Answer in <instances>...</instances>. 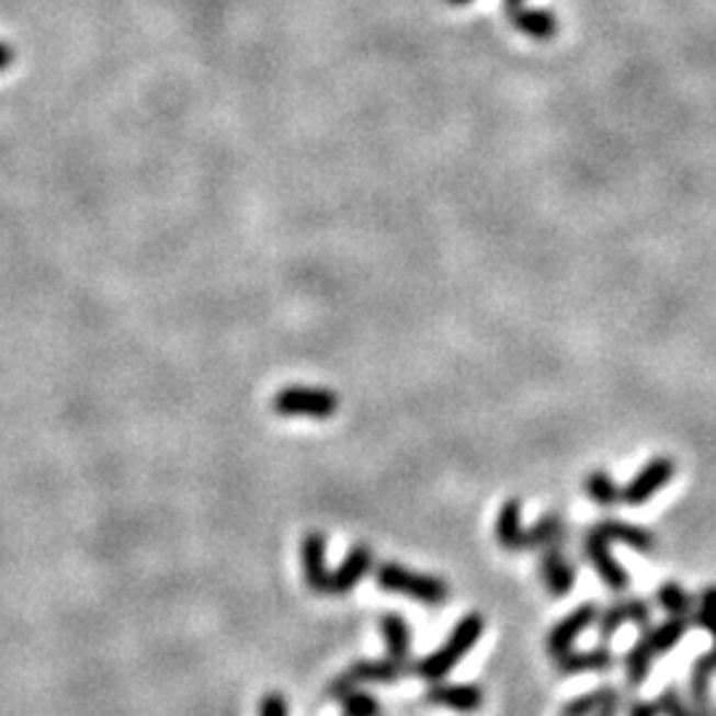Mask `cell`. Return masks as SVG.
Returning <instances> with one entry per match:
<instances>
[{
	"label": "cell",
	"mask_w": 716,
	"mask_h": 716,
	"mask_svg": "<svg viewBox=\"0 0 716 716\" xmlns=\"http://www.w3.org/2000/svg\"><path fill=\"white\" fill-rule=\"evenodd\" d=\"M342 712L345 716H379V701L364 690H353L342 698Z\"/></svg>",
	"instance_id": "cb8c5ba5"
},
{
	"label": "cell",
	"mask_w": 716,
	"mask_h": 716,
	"mask_svg": "<svg viewBox=\"0 0 716 716\" xmlns=\"http://www.w3.org/2000/svg\"><path fill=\"white\" fill-rule=\"evenodd\" d=\"M258 712H261L258 716H289L287 698L282 693H265Z\"/></svg>",
	"instance_id": "4316f807"
},
{
	"label": "cell",
	"mask_w": 716,
	"mask_h": 716,
	"mask_svg": "<svg viewBox=\"0 0 716 716\" xmlns=\"http://www.w3.org/2000/svg\"><path fill=\"white\" fill-rule=\"evenodd\" d=\"M300 560H303V576H306V584L310 592L329 594L332 570L327 568V536L321 534V531H310V534L303 536Z\"/></svg>",
	"instance_id": "9c48e42d"
},
{
	"label": "cell",
	"mask_w": 716,
	"mask_h": 716,
	"mask_svg": "<svg viewBox=\"0 0 716 716\" xmlns=\"http://www.w3.org/2000/svg\"><path fill=\"white\" fill-rule=\"evenodd\" d=\"M504 14L518 33L534 37V41H553L557 35V16L547 9H529L525 0L504 5Z\"/></svg>",
	"instance_id": "30bf717a"
},
{
	"label": "cell",
	"mask_w": 716,
	"mask_h": 716,
	"mask_svg": "<svg viewBox=\"0 0 716 716\" xmlns=\"http://www.w3.org/2000/svg\"><path fill=\"white\" fill-rule=\"evenodd\" d=\"M626 611H629V624L639 626V629H648L650 618H652V611H650V605L645 603L643 598L626 600Z\"/></svg>",
	"instance_id": "484cf974"
},
{
	"label": "cell",
	"mask_w": 716,
	"mask_h": 716,
	"mask_svg": "<svg viewBox=\"0 0 716 716\" xmlns=\"http://www.w3.org/2000/svg\"><path fill=\"white\" fill-rule=\"evenodd\" d=\"M446 3H452V5H465V3H470V0H446Z\"/></svg>",
	"instance_id": "d6a6232c"
},
{
	"label": "cell",
	"mask_w": 716,
	"mask_h": 716,
	"mask_svg": "<svg viewBox=\"0 0 716 716\" xmlns=\"http://www.w3.org/2000/svg\"><path fill=\"white\" fill-rule=\"evenodd\" d=\"M695 624H698L703 632H708V635L714 637V645H716V611H706V607H695Z\"/></svg>",
	"instance_id": "83f0119b"
},
{
	"label": "cell",
	"mask_w": 716,
	"mask_h": 716,
	"mask_svg": "<svg viewBox=\"0 0 716 716\" xmlns=\"http://www.w3.org/2000/svg\"><path fill=\"white\" fill-rule=\"evenodd\" d=\"M652 661H656V652H652L648 648V643H645V639L639 637L637 643H635V648H629V652H626V656H624L626 682H629L632 687H639V684H643L650 677Z\"/></svg>",
	"instance_id": "ffe728a7"
},
{
	"label": "cell",
	"mask_w": 716,
	"mask_h": 716,
	"mask_svg": "<svg viewBox=\"0 0 716 716\" xmlns=\"http://www.w3.org/2000/svg\"><path fill=\"white\" fill-rule=\"evenodd\" d=\"M404 674H407V663L393 661L390 656L383 658V661H359L329 682L327 695L342 701L348 693L359 690L361 682H396Z\"/></svg>",
	"instance_id": "277c9868"
},
{
	"label": "cell",
	"mask_w": 716,
	"mask_h": 716,
	"mask_svg": "<svg viewBox=\"0 0 716 716\" xmlns=\"http://www.w3.org/2000/svg\"><path fill=\"white\" fill-rule=\"evenodd\" d=\"M626 716H661V708H658V703L652 701H635L629 706V712Z\"/></svg>",
	"instance_id": "f1b7e54d"
},
{
	"label": "cell",
	"mask_w": 716,
	"mask_h": 716,
	"mask_svg": "<svg viewBox=\"0 0 716 716\" xmlns=\"http://www.w3.org/2000/svg\"><path fill=\"white\" fill-rule=\"evenodd\" d=\"M616 693H618V690L613 687V684H603V687H598V690H589V693L579 695V698L566 703V706H562L560 716H592L594 712H600V708H603L605 703L611 701Z\"/></svg>",
	"instance_id": "44dd1931"
},
{
	"label": "cell",
	"mask_w": 716,
	"mask_h": 716,
	"mask_svg": "<svg viewBox=\"0 0 716 716\" xmlns=\"http://www.w3.org/2000/svg\"><path fill=\"white\" fill-rule=\"evenodd\" d=\"M674 475H677L674 459H669V456H656V459H650L648 465H645L643 470H639L635 478L621 489V502L629 507L648 504L658 491L667 489Z\"/></svg>",
	"instance_id": "5b68a950"
},
{
	"label": "cell",
	"mask_w": 716,
	"mask_h": 716,
	"mask_svg": "<svg viewBox=\"0 0 716 716\" xmlns=\"http://www.w3.org/2000/svg\"><path fill=\"white\" fill-rule=\"evenodd\" d=\"M584 491L587 497L598 507H603V510H611V507L621 502V486L613 480V475L605 470L589 473L584 480Z\"/></svg>",
	"instance_id": "d6986e66"
},
{
	"label": "cell",
	"mask_w": 716,
	"mask_h": 716,
	"mask_svg": "<svg viewBox=\"0 0 716 716\" xmlns=\"http://www.w3.org/2000/svg\"><path fill=\"white\" fill-rule=\"evenodd\" d=\"M562 542H566V523L557 512H544L523 534V549H538V553L549 547H562Z\"/></svg>",
	"instance_id": "2e32d148"
},
{
	"label": "cell",
	"mask_w": 716,
	"mask_h": 716,
	"mask_svg": "<svg viewBox=\"0 0 716 716\" xmlns=\"http://www.w3.org/2000/svg\"><path fill=\"white\" fill-rule=\"evenodd\" d=\"M379 632H383L385 648H388V656L393 661L407 663L411 656V632H409V621L398 613H385L379 618Z\"/></svg>",
	"instance_id": "ac0fdd59"
},
{
	"label": "cell",
	"mask_w": 716,
	"mask_h": 716,
	"mask_svg": "<svg viewBox=\"0 0 716 716\" xmlns=\"http://www.w3.org/2000/svg\"><path fill=\"white\" fill-rule=\"evenodd\" d=\"M372 562H375V555L366 544H356L351 553L345 555V560L340 562L338 568L332 570V579H329V594H348L353 592L361 584L366 573L372 570Z\"/></svg>",
	"instance_id": "7c38bea8"
},
{
	"label": "cell",
	"mask_w": 716,
	"mask_h": 716,
	"mask_svg": "<svg viewBox=\"0 0 716 716\" xmlns=\"http://www.w3.org/2000/svg\"><path fill=\"white\" fill-rule=\"evenodd\" d=\"M656 703L658 708H661V716H693L677 687H663V693L658 695Z\"/></svg>",
	"instance_id": "d4e9b609"
},
{
	"label": "cell",
	"mask_w": 716,
	"mask_h": 716,
	"mask_svg": "<svg viewBox=\"0 0 716 716\" xmlns=\"http://www.w3.org/2000/svg\"><path fill=\"white\" fill-rule=\"evenodd\" d=\"M375 581L379 589L393 594H404V598L420 600L428 607H441L448 600V584L439 576L417 573L398 562H379L375 570Z\"/></svg>",
	"instance_id": "7a4b0ae2"
},
{
	"label": "cell",
	"mask_w": 716,
	"mask_h": 716,
	"mask_svg": "<svg viewBox=\"0 0 716 716\" xmlns=\"http://www.w3.org/2000/svg\"><path fill=\"white\" fill-rule=\"evenodd\" d=\"M11 65H14V50L5 46V43H0V72H5Z\"/></svg>",
	"instance_id": "1f68e13d"
},
{
	"label": "cell",
	"mask_w": 716,
	"mask_h": 716,
	"mask_svg": "<svg viewBox=\"0 0 716 716\" xmlns=\"http://www.w3.org/2000/svg\"><path fill=\"white\" fill-rule=\"evenodd\" d=\"M698 607H706V611H716V584L703 589L701 600H698Z\"/></svg>",
	"instance_id": "4dcf8cb0"
},
{
	"label": "cell",
	"mask_w": 716,
	"mask_h": 716,
	"mask_svg": "<svg viewBox=\"0 0 716 716\" xmlns=\"http://www.w3.org/2000/svg\"><path fill=\"white\" fill-rule=\"evenodd\" d=\"M687 629H690L687 616H669L663 624L643 629V639L648 643V648L656 652V658H658V656H667V652L674 650L677 645L684 639V635H687Z\"/></svg>",
	"instance_id": "e0dca14e"
},
{
	"label": "cell",
	"mask_w": 716,
	"mask_h": 716,
	"mask_svg": "<svg viewBox=\"0 0 716 716\" xmlns=\"http://www.w3.org/2000/svg\"><path fill=\"white\" fill-rule=\"evenodd\" d=\"M424 701L430 706L452 708L456 714H475L478 708H484L486 693L478 684H454V682H435L430 684Z\"/></svg>",
	"instance_id": "ba28073f"
},
{
	"label": "cell",
	"mask_w": 716,
	"mask_h": 716,
	"mask_svg": "<svg viewBox=\"0 0 716 716\" xmlns=\"http://www.w3.org/2000/svg\"><path fill=\"white\" fill-rule=\"evenodd\" d=\"M584 555L611 592H624V589L629 587V573H626V568L613 557L611 542L600 536L598 531L589 529V534L584 536Z\"/></svg>",
	"instance_id": "52a82bcc"
},
{
	"label": "cell",
	"mask_w": 716,
	"mask_h": 716,
	"mask_svg": "<svg viewBox=\"0 0 716 716\" xmlns=\"http://www.w3.org/2000/svg\"><path fill=\"white\" fill-rule=\"evenodd\" d=\"M656 598L658 605H661L669 616H690V611H693V598H690L687 589H684L680 581H663V584L658 587Z\"/></svg>",
	"instance_id": "7402d4cb"
},
{
	"label": "cell",
	"mask_w": 716,
	"mask_h": 716,
	"mask_svg": "<svg viewBox=\"0 0 716 716\" xmlns=\"http://www.w3.org/2000/svg\"><path fill=\"white\" fill-rule=\"evenodd\" d=\"M598 616H600V605L594 603V600L581 603L576 611H570L566 618H560L553 626V632L547 635V650L553 652L555 658L562 656V652L573 648L576 639L584 635L589 626L598 624Z\"/></svg>",
	"instance_id": "8992f818"
},
{
	"label": "cell",
	"mask_w": 716,
	"mask_h": 716,
	"mask_svg": "<svg viewBox=\"0 0 716 716\" xmlns=\"http://www.w3.org/2000/svg\"><path fill=\"white\" fill-rule=\"evenodd\" d=\"M626 624H629V611H626V600H618V603L607 605L605 611H600L598 624H594V626H598L600 639L607 643V639L616 637L621 626H626Z\"/></svg>",
	"instance_id": "603a6c76"
},
{
	"label": "cell",
	"mask_w": 716,
	"mask_h": 716,
	"mask_svg": "<svg viewBox=\"0 0 716 716\" xmlns=\"http://www.w3.org/2000/svg\"><path fill=\"white\" fill-rule=\"evenodd\" d=\"M557 671L566 677H579V674H603V671L613 669L616 663V656L607 648H589V650H566L562 656L555 658Z\"/></svg>",
	"instance_id": "4fadbf2b"
},
{
	"label": "cell",
	"mask_w": 716,
	"mask_h": 716,
	"mask_svg": "<svg viewBox=\"0 0 716 716\" xmlns=\"http://www.w3.org/2000/svg\"><path fill=\"white\" fill-rule=\"evenodd\" d=\"M493 531H497V542L502 544L504 549H510V553H521L523 534H525L521 499H507V502L499 507Z\"/></svg>",
	"instance_id": "9a60e30c"
},
{
	"label": "cell",
	"mask_w": 716,
	"mask_h": 716,
	"mask_svg": "<svg viewBox=\"0 0 716 716\" xmlns=\"http://www.w3.org/2000/svg\"><path fill=\"white\" fill-rule=\"evenodd\" d=\"M592 531H598V534L607 538L611 544H624V547L635 549V553L648 555L656 549V538H652V534L626 521H600Z\"/></svg>",
	"instance_id": "5bb4252c"
},
{
	"label": "cell",
	"mask_w": 716,
	"mask_h": 716,
	"mask_svg": "<svg viewBox=\"0 0 716 716\" xmlns=\"http://www.w3.org/2000/svg\"><path fill=\"white\" fill-rule=\"evenodd\" d=\"M538 576H542L544 587L555 598H566L573 592L576 584V566L562 555V547L542 549V560H538Z\"/></svg>",
	"instance_id": "8fae6325"
},
{
	"label": "cell",
	"mask_w": 716,
	"mask_h": 716,
	"mask_svg": "<svg viewBox=\"0 0 716 716\" xmlns=\"http://www.w3.org/2000/svg\"><path fill=\"white\" fill-rule=\"evenodd\" d=\"M484 629H486L484 616H480V613H467V616L456 621L446 643H443L439 650L430 652V656H424L422 661H417L414 667H411V671L428 682H441L443 677H446L448 671H452L456 663L475 648V643L484 637Z\"/></svg>",
	"instance_id": "6da1fadb"
},
{
	"label": "cell",
	"mask_w": 716,
	"mask_h": 716,
	"mask_svg": "<svg viewBox=\"0 0 716 716\" xmlns=\"http://www.w3.org/2000/svg\"><path fill=\"white\" fill-rule=\"evenodd\" d=\"M621 706H624V698H621V693H616L611 701L605 703L603 708H600V712H594L592 716H618Z\"/></svg>",
	"instance_id": "f546056e"
},
{
	"label": "cell",
	"mask_w": 716,
	"mask_h": 716,
	"mask_svg": "<svg viewBox=\"0 0 716 716\" xmlns=\"http://www.w3.org/2000/svg\"><path fill=\"white\" fill-rule=\"evenodd\" d=\"M279 417H308V420H329L340 409L338 393L310 385H289L271 401Z\"/></svg>",
	"instance_id": "3957f363"
}]
</instances>
